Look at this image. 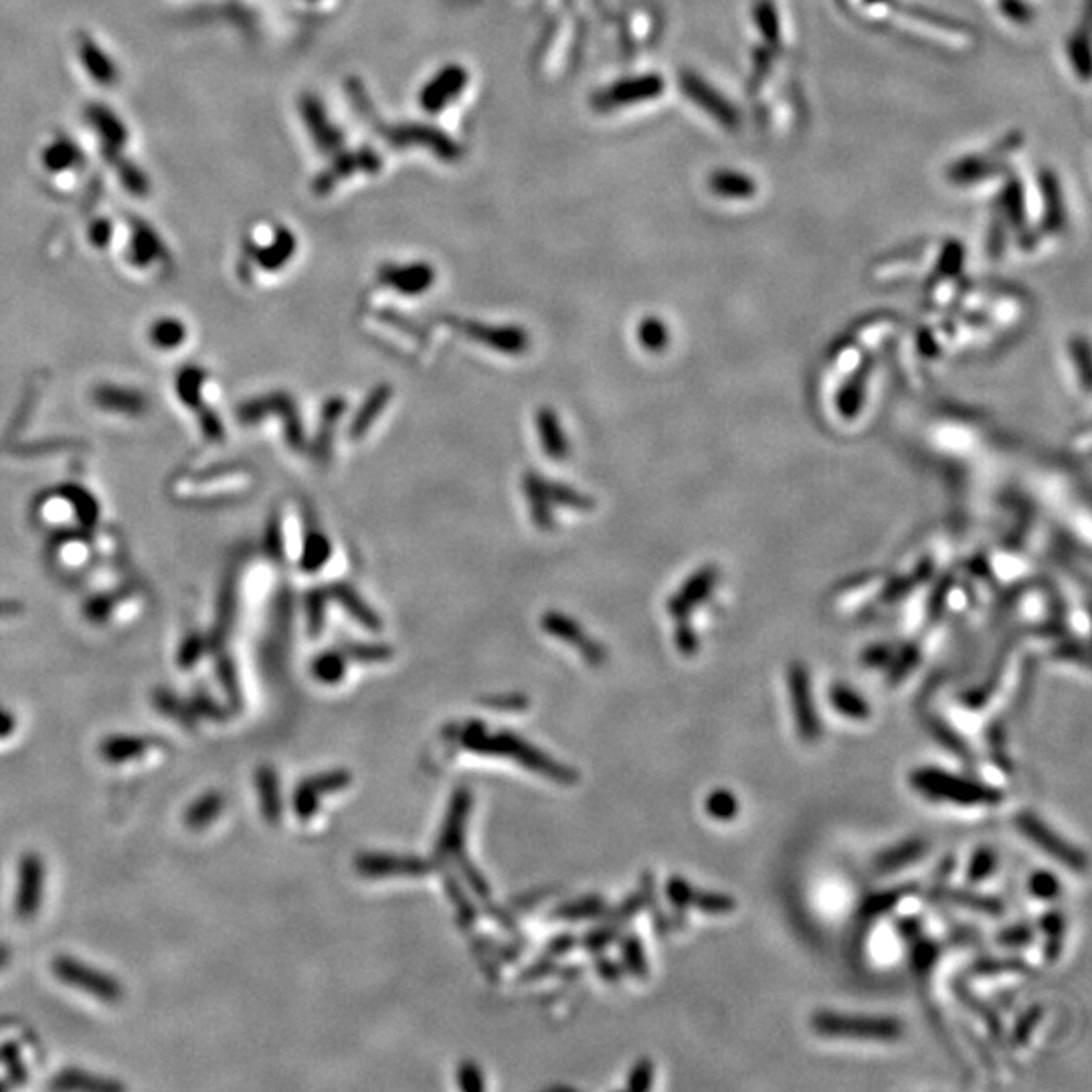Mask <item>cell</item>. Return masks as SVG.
Returning a JSON list of instances; mask_svg holds the SVG:
<instances>
[{"label":"cell","mask_w":1092,"mask_h":1092,"mask_svg":"<svg viewBox=\"0 0 1092 1092\" xmlns=\"http://www.w3.org/2000/svg\"><path fill=\"white\" fill-rule=\"evenodd\" d=\"M459 743L467 751L475 755H494V757H506L516 761L518 765L526 767L532 773L544 775L559 783H575L579 779L577 771H573L567 765L557 763L549 755H544L540 749L532 747L530 743L522 741L512 731H500V733H488L481 722H469L461 728Z\"/></svg>","instance_id":"cell-1"},{"label":"cell","mask_w":1092,"mask_h":1092,"mask_svg":"<svg viewBox=\"0 0 1092 1092\" xmlns=\"http://www.w3.org/2000/svg\"><path fill=\"white\" fill-rule=\"evenodd\" d=\"M908 785L929 801L957 807H998L1006 799V793L988 781L953 773L937 765L913 769L908 773Z\"/></svg>","instance_id":"cell-2"},{"label":"cell","mask_w":1092,"mask_h":1092,"mask_svg":"<svg viewBox=\"0 0 1092 1092\" xmlns=\"http://www.w3.org/2000/svg\"><path fill=\"white\" fill-rule=\"evenodd\" d=\"M809 1026L817 1036L835 1038V1040L896 1042L906 1032L904 1022L896 1016L841 1014L831 1010L815 1012L809 1020Z\"/></svg>","instance_id":"cell-3"},{"label":"cell","mask_w":1092,"mask_h":1092,"mask_svg":"<svg viewBox=\"0 0 1092 1092\" xmlns=\"http://www.w3.org/2000/svg\"><path fill=\"white\" fill-rule=\"evenodd\" d=\"M1016 829L1034 843L1042 854H1046L1050 860L1058 862L1066 870L1074 874H1084L1088 870V856L1084 849L1070 839H1066L1062 833H1058L1052 825H1048L1038 813L1030 809H1022L1014 817Z\"/></svg>","instance_id":"cell-4"},{"label":"cell","mask_w":1092,"mask_h":1092,"mask_svg":"<svg viewBox=\"0 0 1092 1092\" xmlns=\"http://www.w3.org/2000/svg\"><path fill=\"white\" fill-rule=\"evenodd\" d=\"M789 698H791V712H793V724L799 741L813 745L823 735V722L819 716V710L813 702L811 692V680L803 666H793L789 670Z\"/></svg>","instance_id":"cell-5"},{"label":"cell","mask_w":1092,"mask_h":1092,"mask_svg":"<svg viewBox=\"0 0 1092 1092\" xmlns=\"http://www.w3.org/2000/svg\"><path fill=\"white\" fill-rule=\"evenodd\" d=\"M53 971L63 984L73 986L77 990H83V992L91 994L93 998H97L101 1002H107V1004L119 1002L121 994H124V990L119 988V984L113 978L101 974V971H97V969H91V967L83 965L81 961H77L73 957H57L53 961Z\"/></svg>","instance_id":"cell-6"},{"label":"cell","mask_w":1092,"mask_h":1092,"mask_svg":"<svg viewBox=\"0 0 1092 1092\" xmlns=\"http://www.w3.org/2000/svg\"><path fill=\"white\" fill-rule=\"evenodd\" d=\"M931 904H947L963 911L978 913L990 919H1002L1008 913V904L1002 896L984 892L978 886H949V884H931L929 898Z\"/></svg>","instance_id":"cell-7"},{"label":"cell","mask_w":1092,"mask_h":1092,"mask_svg":"<svg viewBox=\"0 0 1092 1092\" xmlns=\"http://www.w3.org/2000/svg\"><path fill=\"white\" fill-rule=\"evenodd\" d=\"M471 793L467 789H457L451 797L447 817L443 821L439 839L435 843L433 862L435 866H445L447 862H455L463 854V837H465V823L471 809Z\"/></svg>","instance_id":"cell-8"},{"label":"cell","mask_w":1092,"mask_h":1092,"mask_svg":"<svg viewBox=\"0 0 1092 1092\" xmlns=\"http://www.w3.org/2000/svg\"><path fill=\"white\" fill-rule=\"evenodd\" d=\"M919 892H921L919 882H902L896 886L874 890L868 896H864L856 908V927L860 931V941L868 935V929L876 921L892 915L898 908V904H902L906 898Z\"/></svg>","instance_id":"cell-9"},{"label":"cell","mask_w":1092,"mask_h":1092,"mask_svg":"<svg viewBox=\"0 0 1092 1092\" xmlns=\"http://www.w3.org/2000/svg\"><path fill=\"white\" fill-rule=\"evenodd\" d=\"M354 868L360 876L387 878V876H427L437 870L433 860L419 856H395V854H362L356 858Z\"/></svg>","instance_id":"cell-10"},{"label":"cell","mask_w":1092,"mask_h":1092,"mask_svg":"<svg viewBox=\"0 0 1092 1092\" xmlns=\"http://www.w3.org/2000/svg\"><path fill=\"white\" fill-rule=\"evenodd\" d=\"M929 852H931L929 839H925L921 835L904 837V839L880 849V852L872 860V870L878 876H892V874H898V872L911 868L913 864L925 860Z\"/></svg>","instance_id":"cell-11"},{"label":"cell","mask_w":1092,"mask_h":1092,"mask_svg":"<svg viewBox=\"0 0 1092 1092\" xmlns=\"http://www.w3.org/2000/svg\"><path fill=\"white\" fill-rule=\"evenodd\" d=\"M45 886V866L37 854H27L19 866V886H17V915L23 921H31L43 900Z\"/></svg>","instance_id":"cell-12"},{"label":"cell","mask_w":1092,"mask_h":1092,"mask_svg":"<svg viewBox=\"0 0 1092 1092\" xmlns=\"http://www.w3.org/2000/svg\"><path fill=\"white\" fill-rule=\"evenodd\" d=\"M921 722H923L925 731L929 733V737L939 747L949 751L955 759H959L967 767H976L978 765L976 749L971 747V743L965 739V735H961L949 720H945L941 714L927 712V714H923Z\"/></svg>","instance_id":"cell-13"},{"label":"cell","mask_w":1092,"mask_h":1092,"mask_svg":"<svg viewBox=\"0 0 1092 1092\" xmlns=\"http://www.w3.org/2000/svg\"><path fill=\"white\" fill-rule=\"evenodd\" d=\"M682 87L702 109H706L714 119H718V124L731 130L739 126V111L733 107L731 101H728L722 93L714 91V87H710L706 81L688 73L682 79Z\"/></svg>","instance_id":"cell-14"},{"label":"cell","mask_w":1092,"mask_h":1092,"mask_svg":"<svg viewBox=\"0 0 1092 1092\" xmlns=\"http://www.w3.org/2000/svg\"><path fill=\"white\" fill-rule=\"evenodd\" d=\"M953 994L959 1000V1004H963L971 1014L978 1016L986 1024L988 1036H990L992 1042H996V1046H1006L1008 1044V1030H1006V1024H1004V1018H1002L998 1006L994 1008L988 1000L980 998L974 990L969 988V984L965 980L953 982Z\"/></svg>","instance_id":"cell-15"},{"label":"cell","mask_w":1092,"mask_h":1092,"mask_svg":"<svg viewBox=\"0 0 1092 1092\" xmlns=\"http://www.w3.org/2000/svg\"><path fill=\"white\" fill-rule=\"evenodd\" d=\"M1036 931L1042 937V957L1048 963H1056L1064 953V941L1068 931L1064 911L1056 906L1046 908L1036 921Z\"/></svg>","instance_id":"cell-16"},{"label":"cell","mask_w":1092,"mask_h":1092,"mask_svg":"<svg viewBox=\"0 0 1092 1092\" xmlns=\"http://www.w3.org/2000/svg\"><path fill=\"white\" fill-rule=\"evenodd\" d=\"M1032 971L1028 959L1020 953L984 955L969 963L967 978H996V976H1026Z\"/></svg>","instance_id":"cell-17"},{"label":"cell","mask_w":1092,"mask_h":1092,"mask_svg":"<svg viewBox=\"0 0 1092 1092\" xmlns=\"http://www.w3.org/2000/svg\"><path fill=\"white\" fill-rule=\"evenodd\" d=\"M943 953H945V943L935 939V937H927V935H923L917 941L906 945L908 967H911L917 982L929 984V980L935 974V969H937Z\"/></svg>","instance_id":"cell-18"},{"label":"cell","mask_w":1092,"mask_h":1092,"mask_svg":"<svg viewBox=\"0 0 1092 1092\" xmlns=\"http://www.w3.org/2000/svg\"><path fill=\"white\" fill-rule=\"evenodd\" d=\"M827 702L831 710H835L839 716L854 720V722H866L872 716L870 702L852 686L847 684H831L827 690Z\"/></svg>","instance_id":"cell-19"},{"label":"cell","mask_w":1092,"mask_h":1092,"mask_svg":"<svg viewBox=\"0 0 1092 1092\" xmlns=\"http://www.w3.org/2000/svg\"><path fill=\"white\" fill-rule=\"evenodd\" d=\"M708 185H710V191L720 199L747 201V199L757 195V183L749 174L739 172V170H731V168L716 170L710 176Z\"/></svg>","instance_id":"cell-20"},{"label":"cell","mask_w":1092,"mask_h":1092,"mask_svg":"<svg viewBox=\"0 0 1092 1092\" xmlns=\"http://www.w3.org/2000/svg\"><path fill=\"white\" fill-rule=\"evenodd\" d=\"M256 781H258V793H260V803H262L266 821L278 823L282 817V795H280V779L274 767L262 765L256 773Z\"/></svg>","instance_id":"cell-21"},{"label":"cell","mask_w":1092,"mask_h":1092,"mask_svg":"<svg viewBox=\"0 0 1092 1092\" xmlns=\"http://www.w3.org/2000/svg\"><path fill=\"white\" fill-rule=\"evenodd\" d=\"M544 628L553 634V636H559L563 638L565 642L569 644H577L585 656L587 662L591 664H599L603 660V650L593 644V642H585V636L583 632L579 630V626H575L573 622L565 620L563 616H551L547 622H544Z\"/></svg>","instance_id":"cell-22"},{"label":"cell","mask_w":1092,"mask_h":1092,"mask_svg":"<svg viewBox=\"0 0 1092 1092\" xmlns=\"http://www.w3.org/2000/svg\"><path fill=\"white\" fill-rule=\"evenodd\" d=\"M998 864H1000V858H998V852L992 845H988V843L978 845L974 852H971L969 860H967L965 880L971 886H980V884L988 882L998 872Z\"/></svg>","instance_id":"cell-23"},{"label":"cell","mask_w":1092,"mask_h":1092,"mask_svg":"<svg viewBox=\"0 0 1092 1092\" xmlns=\"http://www.w3.org/2000/svg\"><path fill=\"white\" fill-rule=\"evenodd\" d=\"M620 951H622L624 971H628V974L634 976L636 980H648L650 961H648V953H646L642 937L636 933L624 935L620 941Z\"/></svg>","instance_id":"cell-24"},{"label":"cell","mask_w":1092,"mask_h":1092,"mask_svg":"<svg viewBox=\"0 0 1092 1092\" xmlns=\"http://www.w3.org/2000/svg\"><path fill=\"white\" fill-rule=\"evenodd\" d=\"M704 811L714 821L731 823L741 813V799H739V795L735 791L726 789V787H718V789H712L706 795Z\"/></svg>","instance_id":"cell-25"},{"label":"cell","mask_w":1092,"mask_h":1092,"mask_svg":"<svg viewBox=\"0 0 1092 1092\" xmlns=\"http://www.w3.org/2000/svg\"><path fill=\"white\" fill-rule=\"evenodd\" d=\"M607 911H610V908H607V902L601 896L593 894V896H583L579 900H571V902L561 904L559 908L553 911L551 921L579 923V921H587V919L605 917Z\"/></svg>","instance_id":"cell-26"},{"label":"cell","mask_w":1092,"mask_h":1092,"mask_svg":"<svg viewBox=\"0 0 1092 1092\" xmlns=\"http://www.w3.org/2000/svg\"><path fill=\"white\" fill-rule=\"evenodd\" d=\"M1038 939V931H1036V923L1032 921H1018V923H1010L1006 927H1002L996 935H994V941L1000 949L1004 951H1012V953H1020L1024 949H1030Z\"/></svg>","instance_id":"cell-27"},{"label":"cell","mask_w":1092,"mask_h":1092,"mask_svg":"<svg viewBox=\"0 0 1092 1092\" xmlns=\"http://www.w3.org/2000/svg\"><path fill=\"white\" fill-rule=\"evenodd\" d=\"M1044 1016H1046V1010L1040 1004H1032L1022 1014H1018L1012 1028L1008 1030V1046L1010 1048L1028 1046L1030 1040L1034 1038L1040 1022L1044 1020Z\"/></svg>","instance_id":"cell-28"},{"label":"cell","mask_w":1092,"mask_h":1092,"mask_svg":"<svg viewBox=\"0 0 1092 1092\" xmlns=\"http://www.w3.org/2000/svg\"><path fill=\"white\" fill-rule=\"evenodd\" d=\"M154 741L150 739H136V737H113L101 743L99 753L109 763H121L130 761L134 757H140L146 749H150Z\"/></svg>","instance_id":"cell-29"},{"label":"cell","mask_w":1092,"mask_h":1092,"mask_svg":"<svg viewBox=\"0 0 1092 1092\" xmlns=\"http://www.w3.org/2000/svg\"><path fill=\"white\" fill-rule=\"evenodd\" d=\"M737 898L733 894H726V892H716V890H702V888H694L692 892V900H690V908L698 911V913H704L708 917H724V915H731L733 911H737Z\"/></svg>","instance_id":"cell-30"},{"label":"cell","mask_w":1092,"mask_h":1092,"mask_svg":"<svg viewBox=\"0 0 1092 1092\" xmlns=\"http://www.w3.org/2000/svg\"><path fill=\"white\" fill-rule=\"evenodd\" d=\"M1026 888L1038 902H1056L1064 894L1062 878L1050 868H1038L1028 876Z\"/></svg>","instance_id":"cell-31"},{"label":"cell","mask_w":1092,"mask_h":1092,"mask_svg":"<svg viewBox=\"0 0 1092 1092\" xmlns=\"http://www.w3.org/2000/svg\"><path fill=\"white\" fill-rule=\"evenodd\" d=\"M225 809V797L221 793H207L197 799L185 813V823L193 829L211 825Z\"/></svg>","instance_id":"cell-32"},{"label":"cell","mask_w":1092,"mask_h":1092,"mask_svg":"<svg viewBox=\"0 0 1092 1092\" xmlns=\"http://www.w3.org/2000/svg\"><path fill=\"white\" fill-rule=\"evenodd\" d=\"M694 884L690 880H686L684 876H670L666 880V886H664V896L668 900V904L674 908L676 915H672V925L674 921H678L682 927L686 925V913L690 911V900H692V892H694Z\"/></svg>","instance_id":"cell-33"},{"label":"cell","mask_w":1092,"mask_h":1092,"mask_svg":"<svg viewBox=\"0 0 1092 1092\" xmlns=\"http://www.w3.org/2000/svg\"><path fill=\"white\" fill-rule=\"evenodd\" d=\"M986 741H988V749H990V757L992 761L1006 773V775H1012L1014 773V761L1008 757L1006 749H1008V728H1006V722L1002 718H994L988 728H986Z\"/></svg>","instance_id":"cell-34"},{"label":"cell","mask_w":1092,"mask_h":1092,"mask_svg":"<svg viewBox=\"0 0 1092 1092\" xmlns=\"http://www.w3.org/2000/svg\"><path fill=\"white\" fill-rule=\"evenodd\" d=\"M640 894L644 898V908H648L652 913V925L656 929V933L660 937L668 935L674 925H672V917H668L662 908V904L658 902V888H656V880L650 872H644L642 874V882H640Z\"/></svg>","instance_id":"cell-35"},{"label":"cell","mask_w":1092,"mask_h":1092,"mask_svg":"<svg viewBox=\"0 0 1092 1092\" xmlns=\"http://www.w3.org/2000/svg\"><path fill=\"white\" fill-rule=\"evenodd\" d=\"M994 166L986 160V158H978V156H969V158H961L957 160L951 170H949V178L957 185H969V183H976V180H984L986 176L994 174Z\"/></svg>","instance_id":"cell-36"},{"label":"cell","mask_w":1092,"mask_h":1092,"mask_svg":"<svg viewBox=\"0 0 1092 1092\" xmlns=\"http://www.w3.org/2000/svg\"><path fill=\"white\" fill-rule=\"evenodd\" d=\"M443 886H445V890H447V894H449V898H451V902H453V906L457 911L459 925L465 927V929L473 927V923L477 921V908L467 898L465 890L461 888V882H457L453 874H445L443 876Z\"/></svg>","instance_id":"cell-37"},{"label":"cell","mask_w":1092,"mask_h":1092,"mask_svg":"<svg viewBox=\"0 0 1092 1092\" xmlns=\"http://www.w3.org/2000/svg\"><path fill=\"white\" fill-rule=\"evenodd\" d=\"M312 672H314V678H318L322 684H336L346 674V656L336 652H326L320 658H316Z\"/></svg>","instance_id":"cell-38"},{"label":"cell","mask_w":1092,"mask_h":1092,"mask_svg":"<svg viewBox=\"0 0 1092 1092\" xmlns=\"http://www.w3.org/2000/svg\"><path fill=\"white\" fill-rule=\"evenodd\" d=\"M755 21L761 35L767 39V43H779L781 27H779V15L773 0H759V3L755 5Z\"/></svg>","instance_id":"cell-39"},{"label":"cell","mask_w":1092,"mask_h":1092,"mask_svg":"<svg viewBox=\"0 0 1092 1092\" xmlns=\"http://www.w3.org/2000/svg\"><path fill=\"white\" fill-rule=\"evenodd\" d=\"M350 779L352 777L346 771H328V773H320V775L304 779L302 785L322 797V795H328V793L342 791L344 787H348Z\"/></svg>","instance_id":"cell-40"},{"label":"cell","mask_w":1092,"mask_h":1092,"mask_svg":"<svg viewBox=\"0 0 1092 1092\" xmlns=\"http://www.w3.org/2000/svg\"><path fill=\"white\" fill-rule=\"evenodd\" d=\"M455 862H457V866H459V872H461V876H463L465 884L469 886V890H471V892H473V894H475V896H477L479 900H485V902H488V900H490V894H492V890H490V884H488V882H485L483 874H481V872H479V870H477V868H475V866H473V864H471V862H469V860H467V858H465L463 854H461L459 858H455Z\"/></svg>","instance_id":"cell-41"},{"label":"cell","mask_w":1092,"mask_h":1092,"mask_svg":"<svg viewBox=\"0 0 1092 1092\" xmlns=\"http://www.w3.org/2000/svg\"><path fill=\"white\" fill-rule=\"evenodd\" d=\"M622 929H624V927H618V925H614V923H607V921H605L601 927H597L595 931H591V933L585 935L583 945H585L587 951L599 953V951H603L605 947H610L614 941H618V939L622 937V933H624Z\"/></svg>","instance_id":"cell-42"},{"label":"cell","mask_w":1092,"mask_h":1092,"mask_svg":"<svg viewBox=\"0 0 1092 1092\" xmlns=\"http://www.w3.org/2000/svg\"><path fill=\"white\" fill-rule=\"evenodd\" d=\"M292 807H294V813L298 815V819L302 821H308L312 819L318 809H320V795H316L314 791H310L308 787H304L302 783L296 787L294 795H292Z\"/></svg>","instance_id":"cell-43"},{"label":"cell","mask_w":1092,"mask_h":1092,"mask_svg":"<svg viewBox=\"0 0 1092 1092\" xmlns=\"http://www.w3.org/2000/svg\"><path fill=\"white\" fill-rule=\"evenodd\" d=\"M654 1074H656V1066L650 1058H642L636 1062V1066L632 1068L630 1072V1078H628V1090L632 1092H646L654 1086Z\"/></svg>","instance_id":"cell-44"},{"label":"cell","mask_w":1092,"mask_h":1092,"mask_svg":"<svg viewBox=\"0 0 1092 1092\" xmlns=\"http://www.w3.org/2000/svg\"><path fill=\"white\" fill-rule=\"evenodd\" d=\"M344 656L352 658L356 662H385L393 656V652L387 646H362V644H348L344 648Z\"/></svg>","instance_id":"cell-45"},{"label":"cell","mask_w":1092,"mask_h":1092,"mask_svg":"<svg viewBox=\"0 0 1092 1092\" xmlns=\"http://www.w3.org/2000/svg\"><path fill=\"white\" fill-rule=\"evenodd\" d=\"M892 927H894L896 937H898L904 945H908V943H913V941H917L919 937L925 935V919L919 917V915H902V917H896L894 923H892Z\"/></svg>","instance_id":"cell-46"},{"label":"cell","mask_w":1092,"mask_h":1092,"mask_svg":"<svg viewBox=\"0 0 1092 1092\" xmlns=\"http://www.w3.org/2000/svg\"><path fill=\"white\" fill-rule=\"evenodd\" d=\"M457 1086L461 1090H467V1092H477V1090H483L485 1088V1082H483V1076H481V1070L471 1064V1062H465L457 1068Z\"/></svg>","instance_id":"cell-47"},{"label":"cell","mask_w":1092,"mask_h":1092,"mask_svg":"<svg viewBox=\"0 0 1092 1092\" xmlns=\"http://www.w3.org/2000/svg\"><path fill=\"white\" fill-rule=\"evenodd\" d=\"M483 706L502 710V712H518L528 706V700L520 694H504V696H490L483 700Z\"/></svg>","instance_id":"cell-48"},{"label":"cell","mask_w":1092,"mask_h":1092,"mask_svg":"<svg viewBox=\"0 0 1092 1092\" xmlns=\"http://www.w3.org/2000/svg\"><path fill=\"white\" fill-rule=\"evenodd\" d=\"M595 969L597 974L603 982L607 984H620L624 980V967L622 963L610 959V957H597V963H595Z\"/></svg>","instance_id":"cell-49"},{"label":"cell","mask_w":1092,"mask_h":1092,"mask_svg":"<svg viewBox=\"0 0 1092 1092\" xmlns=\"http://www.w3.org/2000/svg\"><path fill=\"white\" fill-rule=\"evenodd\" d=\"M1070 61L1074 63L1076 71L1086 79L1088 77V43L1086 37H1074L1070 41Z\"/></svg>","instance_id":"cell-50"},{"label":"cell","mask_w":1092,"mask_h":1092,"mask_svg":"<svg viewBox=\"0 0 1092 1092\" xmlns=\"http://www.w3.org/2000/svg\"><path fill=\"white\" fill-rule=\"evenodd\" d=\"M553 971H555V959L553 957H544V959L540 957L522 971L520 980L522 982H534V980H540V978L553 974Z\"/></svg>","instance_id":"cell-51"},{"label":"cell","mask_w":1092,"mask_h":1092,"mask_svg":"<svg viewBox=\"0 0 1092 1092\" xmlns=\"http://www.w3.org/2000/svg\"><path fill=\"white\" fill-rule=\"evenodd\" d=\"M980 937H982V935H980V931H978L976 927L965 925V923H963V925H955V927L951 929V933H949L951 943H953V945H959V947L971 945V943H978Z\"/></svg>","instance_id":"cell-52"},{"label":"cell","mask_w":1092,"mask_h":1092,"mask_svg":"<svg viewBox=\"0 0 1092 1092\" xmlns=\"http://www.w3.org/2000/svg\"><path fill=\"white\" fill-rule=\"evenodd\" d=\"M955 870H957V856L945 854L933 870V884H947Z\"/></svg>","instance_id":"cell-53"},{"label":"cell","mask_w":1092,"mask_h":1092,"mask_svg":"<svg viewBox=\"0 0 1092 1092\" xmlns=\"http://www.w3.org/2000/svg\"><path fill=\"white\" fill-rule=\"evenodd\" d=\"M575 945H577V939L573 935L565 933V935H559V937L551 939L549 945H547V951H549V957L559 959V957L567 955Z\"/></svg>","instance_id":"cell-54"},{"label":"cell","mask_w":1092,"mask_h":1092,"mask_svg":"<svg viewBox=\"0 0 1092 1092\" xmlns=\"http://www.w3.org/2000/svg\"><path fill=\"white\" fill-rule=\"evenodd\" d=\"M1028 9H1030V7H1028ZM1028 9H1024V7L1018 3V0H1006V3L1002 5V11H1004L1010 19H1016V21H1018L1020 17L1026 19V17L1030 15Z\"/></svg>","instance_id":"cell-55"},{"label":"cell","mask_w":1092,"mask_h":1092,"mask_svg":"<svg viewBox=\"0 0 1092 1092\" xmlns=\"http://www.w3.org/2000/svg\"><path fill=\"white\" fill-rule=\"evenodd\" d=\"M864 660H866L868 666H882V664H886V662L890 660V652L884 650V648H882V650H874V652H872L870 656H866Z\"/></svg>","instance_id":"cell-56"},{"label":"cell","mask_w":1092,"mask_h":1092,"mask_svg":"<svg viewBox=\"0 0 1092 1092\" xmlns=\"http://www.w3.org/2000/svg\"><path fill=\"white\" fill-rule=\"evenodd\" d=\"M13 728H15L13 716L7 714V712H0V737L11 735V733H13Z\"/></svg>","instance_id":"cell-57"},{"label":"cell","mask_w":1092,"mask_h":1092,"mask_svg":"<svg viewBox=\"0 0 1092 1092\" xmlns=\"http://www.w3.org/2000/svg\"><path fill=\"white\" fill-rule=\"evenodd\" d=\"M7 957H9V951H7V949H3V947H0V967H3V965H5Z\"/></svg>","instance_id":"cell-58"}]
</instances>
